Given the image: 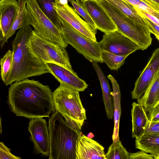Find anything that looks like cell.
<instances>
[{
  "mask_svg": "<svg viewBox=\"0 0 159 159\" xmlns=\"http://www.w3.org/2000/svg\"><path fill=\"white\" fill-rule=\"evenodd\" d=\"M102 51L118 55H129L140 47L118 30L105 34L99 42Z\"/></svg>",
  "mask_w": 159,
  "mask_h": 159,
  "instance_id": "obj_10",
  "label": "cell"
},
{
  "mask_svg": "<svg viewBox=\"0 0 159 159\" xmlns=\"http://www.w3.org/2000/svg\"><path fill=\"white\" fill-rule=\"evenodd\" d=\"M153 159L154 157L151 154L147 153L141 150L135 153H129V159Z\"/></svg>",
  "mask_w": 159,
  "mask_h": 159,
  "instance_id": "obj_33",
  "label": "cell"
},
{
  "mask_svg": "<svg viewBox=\"0 0 159 159\" xmlns=\"http://www.w3.org/2000/svg\"><path fill=\"white\" fill-rule=\"evenodd\" d=\"M27 0H17L19 9L18 12L9 32L3 40L0 43V47L2 49L8 39L12 36L16 31L22 28L26 11V4Z\"/></svg>",
  "mask_w": 159,
  "mask_h": 159,
  "instance_id": "obj_24",
  "label": "cell"
},
{
  "mask_svg": "<svg viewBox=\"0 0 159 159\" xmlns=\"http://www.w3.org/2000/svg\"><path fill=\"white\" fill-rule=\"evenodd\" d=\"M132 122V137L137 138L144 133L149 121L143 107L133 102L131 110Z\"/></svg>",
  "mask_w": 159,
  "mask_h": 159,
  "instance_id": "obj_18",
  "label": "cell"
},
{
  "mask_svg": "<svg viewBox=\"0 0 159 159\" xmlns=\"http://www.w3.org/2000/svg\"><path fill=\"white\" fill-rule=\"evenodd\" d=\"M129 55H118L105 51H102L101 57L103 62L105 63L111 70H117L124 63Z\"/></svg>",
  "mask_w": 159,
  "mask_h": 159,
  "instance_id": "obj_26",
  "label": "cell"
},
{
  "mask_svg": "<svg viewBox=\"0 0 159 159\" xmlns=\"http://www.w3.org/2000/svg\"><path fill=\"white\" fill-rule=\"evenodd\" d=\"M129 152L123 146L120 140L113 141L106 154V159H129Z\"/></svg>",
  "mask_w": 159,
  "mask_h": 159,
  "instance_id": "obj_25",
  "label": "cell"
},
{
  "mask_svg": "<svg viewBox=\"0 0 159 159\" xmlns=\"http://www.w3.org/2000/svg\"><path fill=\"white\" fill-rule=\"evenodd\" d=\"M86 5L89 14L97 29L105 34L117 30L114 22L98 1L87 0Z\"/></svg>",
  "mask_w": 159,
  "mask_h": 159,
  "instance_id": "obj_14",
  "label": "cell"
},
{
  "mask_svg": "<svg viewBox=\"0 0 159 159\" xmlns=\"http://www.w3.org/2000/svg\"><path fill=\"white\" fill-rule=\"evenodd\" d=\"M102 0H97V1H102Z\"/></svg>",
  "mask_w": 159,
  "mask_h": 159,
  "instance_id": "obj_41",
  "label": "cell"
},
{
  "mask_svg": "<svg viewBox=\"0 0 159 159\" xmlns=\"http://www.w3.org/2000/svg\"><path fill=\"white\" fill-rule=\"evenodd\" d=\"M135 148L153 156L159 155V135H142L135 139Z\"/></svg>",
  "mask_w": 159,
  "mask_h": 159,
  "instance_id": "obj_22",
  "label": "cell"
},
{
  "mask_svg": "<svg viewBox=\"0 0 159 159\" xmlns=\"http://www.w3.org/2000/svg\"><path fill=\"white\" fill-rule=\"evenodd\" d=\"M13 57L12 51L9 49L1 59V76L4 84L7 81L11 72Z\"/></svg>",
  "mask_w": 159,
  "mask_h": 159,
  "instance_id": "obj_28",
  "label": "cell"
},
{
  "mask_svg": "<svg viewBox=\"0 0 159 159\" xmlns=\"http://www.w3.org/2000/svg\"><path fill=\"white\" fill-rule=\"evenodd\" d=\"M137 101L147 112L159 102V70L155 74L145 93Z\"/></svg>",
  "mask_w": 159,
  "mask_h": 159,
  "instance_id": "obj_19",
  "label": "cell"
},
{
  "mask_svg": "<svg viewBox=\"0 0 159 159\" xmlns=\"http://www.w3.org/2000/svg\"><path fill=\"white\" fill-rule=\"evenodd\" d=\"M107 77L111 82L113 90L114 128L112 139L113 141H115L119 139V123L121 112V93L119 85L114 77L111 75H108Z\"/></svg>",
  "mask_w": 159,
  "mask_h": 159,
  "instance_id": "obj_20",
  "label": "cell"
},
{
  "mask_svg": "<svg viewBox=\"0 0 159 159\" xmlns=\"http://www.w3.org/2000/svg\"><path fill=\"white\" fill-rule=\"evenodd\" d=\"M79 92L60 84L52 93L55 110L82 126L86 119V111L82 103Z\"/></svg>",
  "mask_w": 159,
  "mask_h": 159,
  "instance_id": "obj_6",
  "label": "cell"
},
{
  "mask_svg": "<svg viewBox=\"0 0 159 159\" xmlns=\"http://www.w3.org/2000/svg\"><path fill=\"white\" fill-rule=\"evenodd\" d=\"M148 24L149 30L159 42V26L146 17L141 16Z\"/></svg>",
  "mask_w": 159,
  "mask_h": 159,
  "instance_id": "obj_32",
  "label": "cell"
},
{
  "mask_svg": "<svg viewBox=\"0 0 159 159\" xmlns=\"http://www.w3.org/2000/svg\"><path fill=\"white\" fill-rule=\"evenodd\" d=\"M93 62L92 65L98 77L102 91L103 102L107 117L112 119L114 116V98L108 80L100 67L97 63Z\"/></svg>",
  "mask_w": 159,
  "mask_h": 159,
  "instance_id": "obj_17",
  "label": "cell"
},
{
  "mask_svg": "<svg viewBox=\"0 0 159 159\" xmlns=\"http://www.w3.org/2000/svg\"><path fill=\"white\" fill-rule=\"evenodd\" d=\"M11 150L2 142L0 143V159H21V158L13 155Z\"/></svg>",
  "mask_w": 159,
  "mask_h": 159,
  "instance_id": "obj_31",
  "label": "cell"
},
{
  "mask_svg": "<svg viewBox=\"0 0 159 159\" xmlns=\"http://www.w3.org/2000/svg\"><path fill=\"white\" fill-rule=\"evenodd\" d=\"M49 159H76V144L82 126L55 111L49 118Z\"/></svg>",
  "mask_w": 159,
  "mask_h": 159,
  "instance_id": "obj_3",
  "label": "cell"
},
{
  "mask_svg": "<svg viewBox=\"0 0 159 159\" xmlns=\"http://www.w3.org/2000/svg\"><path fill=\"white\" fill-rule=\"evenodd\" d=\"M159 70V48L156 49L146 66L137 79L131 96L138 99L145 93L155 74Z\"/></svg>",
  "mask_w": 159,
  "mask_h": 159,
  "instance_id": "obj_12",
  "label": "cell"
},
{
  "mask_svg": "<svg viewBox=\"0 0 159 159\" xmlns=\"http://www.w3.org/2000/svg\"><path fill=\"white\" fill-rule=\"evenodd\" d=\"M28 130L30 134V140L34 144V153L41 154L44 157H49L50 137L46 120L43 117L30 119Z\"/></svg>",
  "mask_w": 159,
  "mask_h": 159,
  "instance_id": "obj_9",
  "label": "cell"
},
{
  "mask_svg": "<svg viewBox=\"0 0 159 159\" xmlns=\"http://www.w3.org/2000/svg\"><path fill=\"white\" fill-rule=\"evenodd\" d=\"M64 39L89 61L102 63V50L99 42L94 41L74 28L59 16Z\"/></svg>",
  "mask_w": 159,
  "mask_h": 159,
  "instance_id": "obj_8",
  "label": "cell"
},
{
  "mask_svg": "<svg viewBox=\"0 0 159 159\" xmlns=\"http://www.w3.org/2000/svg\"><path fill=\"white\" fill-rule=\"evenodd\" d=\"M135 22L149 29L143 18L132 5L125 0H106Z\"/></svg>",
  "mask_w": 159,
  "mask_h": 159,
  "instance_id": "obj_21",
  "label": "cell"
},
{
  "mask_svg": "<svg viewBox=\"0 0 159 159\" xmlns=\"http://www.w3.org/2000/svg\"><path fill=\"white\" fill-rule=\"evenodd\" d=\"M52 93L48 85L26 79L10 85L7 103L16 116L49 117L56 111Z\"/></svg>",
  "mask_w": 159,
  "mask_h": 159,
  "instance_id": "obj_1",
  "label": "cell"
},
{
  "mask_svg": "<svg viewBox=\"0 0 159 159\" xmlns=\"http://www.w3.org/2000/svg\"><path fill=\"white\" fill-rule=\"evenodd\" d=\"M50 73L61 84H65L80 92H83L88 85L80 78L76 73H74L66 68L53 63H45Z\"/></svg>",
  "mask_w": 159,
  "mask_h": 159,
  "instance_id": "obj_15",
  "label": "cell"
},
{
  "mask_svg": "<svg viewBox=\"0 0 159 159\" xmlns=\"http://www.w3.org/2000/svg\"><path fill=\"white\" fill-rule=\"evenodd\" d=\"M74 9L84 19V21L95 30H97L95 24L87 10L84 0H68Z\"/></svg>",
  "mask_w": 159,
  "mask_h": 159,
  "instance_id": "obj_27",
  "label": "cell"
},
{
  "mask_svg": "<svg viewBox=\"0 0 159 159\" xmlns=\"http://www.w3.org/2000/svg\"><path fill=\"white\" fill-rule=\"evenodd\" d=\"M55 0H36L43 13L58 29L63 31L59 16L54 8L52 3Z\"/></svg>",
  "mask_w": 159,
  "mask_h": 159,
  "instance_id": "obj_23",
  "label": "cell"
},
{
  "mask_svg": "<svg viewBox=\"0 0 159 159\" xmlns=\"http://www.w3.org/2000/svg\"><path fill=\"white\" fill-rule=\"evenodd\" d=\"M111 18L117 30L136 43L143 50L151 45L152 39L149 29L136 23L106 0L98 1Z\"/></svg>",
  "mask_w": 159,
  "mask_h": 159,
  "instance_id": "obj_5",
  "label": "cell"
},
{
  "mask_svg": "<svg viewBox=\"0 0 159 159\" xmlns=\"http://www.w3.org/2000/svg\"><path fill=\"white\" fill-rule=\"evenodd\" d=\"M60 3L62 4H64L68 3V0H58Z\"/></svg>",
  "mask_w": 159,
  "mask_h": 159,
  "instance_id": "obj_36",
  "label": "cell"
},
{
  "mask_svg": "<svg viewBox=\"0 0 159 159\" xmlns=\"http://www.w3.org/2000/svg\"><path fill=\"white\" fill-rule=\"evenodd\" d=\"M135 7H137L141 2L140 0H125Z\"/></svg>",
  "mask_w": 159,
  "mask_h": 159,
  "instance_id": "obj_35",
  "label": "cell"
},
{
  "mask_svg": "<svg viewBox=\"0 0 159 159\" xmlns=\"http://www.w3.org/2000/svg\"><path fill=\"white\" fill-rule=\"evenodd\" d=\"M85 1H87V0H84ZM93 0V1H97V0Z\"/></svg>",
  "mask_w": 159,
  "mask_h": 159,
  "instance_id": "obj_40",
  "label": "cell"
},
{
  "mask_svg": "<svg viewBox=\"0 0 159 159\" xmlns=\"http://www.w3.org/2000/svg\"><path fill=\"white\" fill-rule=\"evenodd\" d=\"M28 45L31 52L45 63L58 64L76 73L72 69L66 48L48 42L38 35L34 30L30 35Z\"/></svg>",
  "mask_w": 159,
  "mask_h": 159,
  "instance_id": "obj_7",
  "label": "cell"
},
{
  "mask_svg": "<svg viewBox=\"0 0 159 159\" xmlns=\"http://www.w3.org/2000/svg\"><path fill=\"white\" fill-rule=\"evenodd\" d=\"M154 158L155 159H159V155L153 156Z\"/></svg>",
  "mask_w": 159,
  "mask_h": 159,
  "instance_id": "obj_37",
  "label": "cell"
},
{
  "mask_svg": "<svg viewBox=\"0 0 159 159\" xmlns=\"http://www.w3.org/2000/svg\"><path fill=\"white\" fill-rule=\"evenodd\" d=\"M32 30L30 25L20 29L12 43L11 68L6 86L28 78L50 73L46 64L31 51L28 42Z\"/></svg>",
  "mask_w": 159,
  "mask_h": 159,
  "instance_id": "obj_2",
  "label": "cell"
},
{
  "mask_svg": "<svg viewBox=\"0 0 159 159\" xmlns=\"http://www.w3.org/2000/svg\"><path fill=\"white\" fill-rule=\"evenodd\" d=\"M154 2L159 4V0H152Z\"/></svg>",
  "mask_w": 159,
  "mask_h": 159,
  "instance_id": "obj_38",
  "label": "cell"
},
{
  "mask_svg": "<svg viewBox=\"0 0 159 159\" xmlns=\"http://www.w3.org/2000/svg\"><path fill=\"white\" fill-rule=\"evenodd\" d=\"M148 119L151 121H159V102L148 111Z\"/></svg>",
  "mask_w": 159,
  "mask_h": 159,
  "instance_id": "obj_34",
  "label": "cell"
},
{
  "mask_svg": "<svg viewBox=\"0 0 159 159\" xmlns=\"http://www.w3.org/2000/svg\"><path fill=\"white\" fill-rule=\"evenodd\" d=\"M5 0H0V2H2Z\"/></svg>",
  "mask_w": 159,
  "mask_h": 159,
  "instance_id": "obj_39",
  "label": "cell"
},
{
  "mask_svg": "<svg viewBox=\"0 0 159 159\" xmlns=\"http://www.w3.org/2000/svg\"><path fill=\"white\" fill-rule=\"evenodd\" d=\"M26 11L22 28L32 25L39 36L52 43L66 48L63 31L57 28L43 13L36 0H27Z\"/></svg>",
  "mask_w": 159,
  "mask_h": 159,
  "instance_id": "obj_4",
  "label": "cell"
},
{
  "mask_svg": "<svg viewBox=\"0 0 159 159\" xmlns=\"http://www.w3.org/2000/svg\"><path fill=\"white\" fill-rule=\"evenodd\" d=\"M19 7L16 0H5L0 2V42L11 30L17 15Z\"/></svg>",
  "mask_w": 159,
  "mask_h": 159,
  "instance_id": "obj_16",
  "label": "cell"
},
{
  "mask_svg": "<svg viewBox=\"0 0 159 159\" xmlns=\"http://www.w3.org/2000/svg\"><path fill=\"white\" fill-rule=\"evenodd\" d=\"M76 159H106L104 147L81 133L76 144Z\"/></svg>",
  "mask_w": 159,
  "mask_h": 159,
  "instance_id": "obj_13",
  "label": "cell"
},
{
  "mask_svg": "<svg viewBox=\"0 0 159 159\" xmlns=\"http://www.w3.org/2000/svg\"><path fill=\"white\" fill-rule=\"evenodd\" d=\"M143 135H159V121H149Z\"/></svg>",
  "mask_w": 159,
  "mask_h": 159,
  "instance_id": "obj_30",
  "label": "cell"
},
{
  "mask_svg": "<svg viewBox=\"0 0 159 159\" xmlns=\"http://www.w3.org/2000/svg\"><path fill=\"white\" fill-rule=\"evenodd\" d=\"M140 0V3L136 7L152 16L158 22L159 26V4L152 0Z\"/></svg>",
  "mask_w": 159,
  "mask_h": 159,
  "instance_id": "obj_29",
  "label": "cell"
},
{
  "mask_svg": "<svg viewBox=\"0 0 159 159\" xmlns=\"http://www.w3.org/2000/svg\"><path fill=\"white\" fill-rule=\"evenodd\" d=\"M52 4L54 8L62 18L86 37L97 41L96 37L97 30L82 20L75 9L70 6L68 3L62 4L58 0H55Z\"/></svg>",
  "mask_w": 159,
  "mask_h": 159,
  "instance_id": "obj_11",
  "label": "cell"
}]
</instances>
